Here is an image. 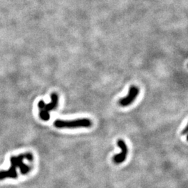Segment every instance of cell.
Masks as SVG:
<instances>
[{"instance_id": "1", "label": "cell", "mask_w": 188, "mask_h": 188, "mask_svg": "<svg viewBox=\"0 0 188 188\" xmlns=\"http://www.w3.org/2000/svg\"><path fill=\"white\" fill-rule=\"evenodd\" d=\"M27 159L29 161L33 160V156L31 153H24L17 156H12L10 158V168L7 171H0V180L10 178H16L17 177V170L19 169L22 174H27L30 171L31 167L28 166L24 163V160Z\"/></svg>"}, {"instance_id": "2", "label": "cell", "mask_w": 188, "mask_h": 188, "mask_svg": "<svg viewBox=\"0 0 188 188\" xmlns=\"http://www.w3.org/2000/svg\"><path fill=\"white\" fill-rule=\"evenodd\" d=\"M54 125L57 128H89L92 125V122L88 118H79L73 121L56 120Z\"/></svg>"}, {"instance_id": "3", "label": "cell", "mask_w": 188, "mask_h": 188, "mask_svg": "<svg viewBox=\"0 0 188 188\" xmlns=\"http://www.w3.org/2000/svg\"><path fill=\"white\" fill-rule=\"evenodd\" d=\"M51 100V102L48 104H45L43 100H40L38 103V107L40 109V117L45 121L50 119V111L57 107L59 100L58 95L56 93H52Z\"/></svg>"}, {"instance_id": "4", "label": "cell", "mask_w": 188, "mask_h": 188, "mask_svg": "<svg viewBox=\"0 0 188 188\" xmlns=\"http://www.w3.org/2000/svg\"><path fill=\"white\" fill-rule=\"evenodd\" d=\"M139 89L135 86H130V90H129V93L126 97H123L118 102V103L122 107H126V106L130 105V104L134 102L135 98L137 97V95H139Z\"/></svg>"}, {"instance_id": "5", "label": "cell", "mask_w": 188, "mask_h": 188, "mask_svg": "<svg viewBox=\"0 0 188 188\" xmlns=\"http://www.w3.org/2000/svg\"><path fill=\"white\" fill-rule=\"evenodd\" d=\"M117 145L121 149V153L116 155L113 158V161L116 164H121L126 159L127 155L128 153V149L126 144L122 139H119L117 142Z\"/></svg>"}, {"instance_id": "6", "label": "cell", "mask_w": 188, "mask_h": 188, "mask_svg": "<svg viewBox=\"0 0 188 188\" xmlns=\"http://www.w3.org/2000/svg\"><path fill=\"white\" fill-rule=\"evenodd\" d=\"M187 133V126H186L183 130L182 131V135H186Z\"/></svg>"}]
</instances>
